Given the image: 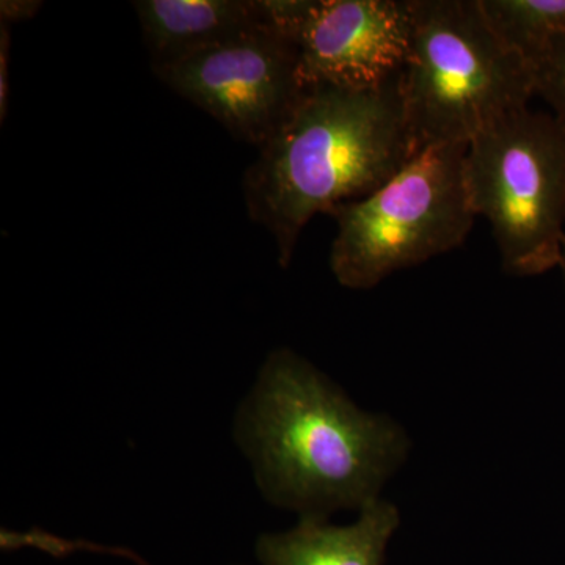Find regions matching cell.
Masks as SVG:
<instances>
[{
	"mask_svg": "<svg viewBox=\"0 0 565 565\" xmlns=\"http://www.w3.org/2000/svg\"><path fill=\"white\" fill-rule=\"evenodd\" d=\"M132 7L152 68L266 21L264 0H136Z\"/></svg>",
	"mask_w": 565,
	"mask_h": 565,
	"instance_id": "9c48e42d",
	"label": "cell"
},
{
	"mask_svg": "<svg viewBox=\"0 0 565 565\" xmlns=\"http://www.w3.org/2000/svg\"><path fill=\"white\" fill-rule=\"evenodd\" d=\"M399 526V509L382 498L349 525L302 519L291 530L259 535L255 552L262 565H385Z\"/></svg>",
	"mask_w": 565,
	"mask_h": 565,
	"instance_id": "ba28073f",
	"label": "cell"
},
{
	"mask_svg": "<svg viewBox=\"0 0 565 565\" xmlns=\"http://www.w3.org/2000/svg\"><path fill=\"white\" fill-rule=\"evenodd\" d=\"M234 434L263 497L299 520H329L382 500L412 452L403 424L359 407L289 348L264 360Z\"/></svg>",
	"mask_w": 565,
	"mask_h": 565,
	"instance_id": "6da1fadb",
	"label": "cell"
},
{
	"mask_svg": "<svg viewBox=\"0 0 565 565\" xmlns=\"http://www.w3.org/2000/svg\"><path fill=\"white\" fill-rule=\"evenodd\" d=\"M267 9L296 44L305 88L374 90L403 76L411 0H267Z\"/></svg>",
	"mask_w": 565,
	"mask_h": 565,
	"instance_id": "52a82bcc",
	"label": "cell"
},
{
	"mask_svg": "<svg viewBox=\"0 0 565 565\" xmlns=\"http://www.w3.org/2000/svg\"><path fill=\"white\" fill-rule=\"evenodd\" d=\"M465 151L467 145L426 148L370 195L327 214L337 222L330 269L341 286L373 289L465 243L478 218L465 188Z\"/></svg>",
	"mask_w": 565,
	"mask_h": 565,
	"instance_id": "277c9868",
	"label": "cell"
},
{
	"mask_svg": "<svg viewBox=\"0 0 565 565\" xmlns=\"http://www.w3.org/2000/svg\"><path fill=\"white\" fill-rule=\"evenodd\" d=\"M401 87L416 150L468 145L535 96L533 70L493 32L478 0H411Z\"/></svg>",
	"mask_w": 565,
	"mask_h": 565,
	"instance_id": "3957f363",
	"label": "cell"
},
{
	"mask_svg": "<svg viewBox=\"0 0 565 565\" xmlns=\"http://www.w3.org/2000/svg\"><path fill=\"white\" fill-rule=\"evenodd\" d=\"M535 96H541L565 129V36L553 40L531 63Z\"/></svg>",
	"mask_w": 565,
	"mask_h": 565,
	"instance_id": "8fae6325",
	"label": "cell"
},
{
	"mask_svg": "<svg viewBox=\"0 0 565 565\" xmlns=\"http://www.w3.org/2000/svg\"><path fill=\"white\" fill-rule=\"evenodd\" d=\"M264 3L266 21L250 31L152 68L167 87L256 148L280 129L305 93L296 44Z\"/></svg>",
	"mask_w": 565,
	"mask_h": 565,
	"instance_id": "8992f818",
	"label": "cell"
},
{
	"mask_svg": "<svg viewBox=\"0 0 565 565\" xmlns=\"http://www.w3.org/2000/svg\"><path fill=\"white\" fill-rule=\"evenodd\" d=\"M465 188L492 226L504 273L535 277L565 247V129L552 114L511 111L468 141Z\"/></svg>",
	"mask_w": 565,
	"mask_h": 565,
	"instance_id": "5b68a950",
	"label": "cell"
},
{
	"mask_svg": "<svg viewBox=\"0 0 565 565\" xmlns=\"http://www.w3.org/2000/svg\"><path fill=\"white\" fill-rule=\"evenodd\" d=\"M505 46L531 66L553 40L565 36V0H478Z\"/></svg>",
	"mask_w": 565,
	"mask_h": 565,
	"instance_id": "30bf717a",
	"label": "cell"
},
{
	"mask_svg": "<svg viewBox=\"0 0 565 565\" xmlns=\"http://www.w3.org/2000/svg\"><path fill=\"white\" fill-rule=\"evenodd\" d=\"M416 154L401 77L374 90L305 88L245 170V206L274 237L286 269L315 215L370 195Z\"/></svg>",
	"mask_w": 565,
	"mask_h": 565,
	"instance_id": "7a4b0ae2",
	"label": "cell"
},
{
	"mask_svg": "<svg viewBox=\"0 0 565 565\" xmlns=\"http://www.w3.org/2000/svg\"><path fill=\"white\" fill-rule=\"evenodd\" d=\"M43 7L39 0H2L0 2V21L22 22L33 20Z\"/></svg>",
	"mask_w": 565,
	"mask_h": 565,
	"instance_id": "4fadbf2b",
	"label": "cell"
},
{
	"mask_svg": "<svg viewBox=\"0 0 565 565\" xmlns=\"http://www.w3.org/2000/svg\"><path fill=\"white\" fill-rule=\"evenodd\" d=\"M11 24L0 21V122L6 121L10 107Z\"/></svg>",
	"mask_w": 565,
	"mask_h": 565,
	"instance_id": "7c38bea8",
	"label": "cell"
},
{
	"mask_svg": "<svg viewBox=\"0 0 565 565\" xmlns=\"http://www.w3.org/2000/svg\"><path fill=\"white\" fill-rule=\"evenodd\" d=\"M559 269L563 270L564 281H565V247H564L563 262H561Z\"/></svg>",
	"mask_w": 565,
	"mask_h": 565,
	"instance_id": "5bb4252c",
	"label": "cell"
}]
</instances>
